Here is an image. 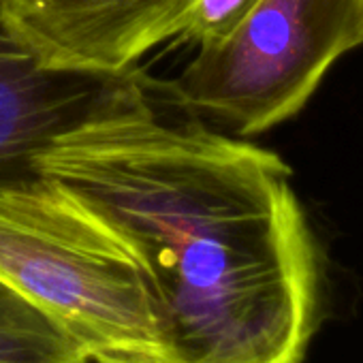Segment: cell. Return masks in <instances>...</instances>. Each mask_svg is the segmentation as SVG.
<instances>
[{
	"label": "cell",
	"instance_id": "cell-1",
	"mask_svg": "<svg viewBox=\"0 0 363 363\" xmlns=\"http://www.w3.org/2000/svg\"><path fill=\"white\" fill-rule=\"evenodd\" d=\"M37 171L133 248L167 363L303 361L325 265L280 154L164 118L143 90L56 139Z\"/></svg>",
	"mask_w": 363,
	"mask_h": 363
},
{
	"label": "cell",
	"instance_id": "cell-3",
	"mask_svg": "<svg viewBox=\"0 0 363 363\" xmlns=\"http://www.w3.org/2000/svg\"><path fill=\"white\" fill-rule=\"evenodd\" d=\"M363 45V0H259L223 41L171 82L177 103L240 137L295 118L329 69Z\"/></svg>",
	"mask_w": 363,
	"mask_h": 363
},
{
	"label": "cell",
	"instance_id": "cell-5",
	"mask_svg": "<svg viewBox=\"0 0 363 363\" xmlns=\"http://www.w3.org/2000/svg\"><path fill=\"white\" fill-rule=\"evenodd\" d=\"M143 90L145 77L133 69L109 75L41 67L0 13V184L35 175L56 139Z\"/></svg>",
	"mask_w": 363,
	"mask_h": 363
},
{
	"label": "cell",
	"instance_id": "cell-4",
	"mask_svg": "<svg viewBox=\"0 0 363 363\" xmlns=\"http://www.w3.org/2000/svg\"><path fill=\"white\" fill-rule=\"evenodd\" d=\"M193 0H0V13L45 69L124 73L175 39Z\"/></svg>",
	"mask_w": 363,
	"mask_h": 363
},
{
	"label": "cell",
	"instance_id": "cell-7",
	"mask_svg": "<svg viewBox=\"0 0 363 363\" xmlns=\"http://www.w3.org/2000/svg\"><path fill=\"white\" fill-rule=\"evenodd\" d=\"M257 3L259 0H193L175 39L197 48L218 43L242 24Z\"/></svg>",
	"mask_w": 363,
	"mask_h": 363
},
{
	"label": "cell",
	"instance_id": "cell-2",
	"mask_svg": "<svg viewBox=\"0 0 363 363\" xmlns=\"http://www.w3.org/2000/svg\"><path fill=\"white\" fill-rule=\"evenodd\" d=\"M0 278L58 318L92 363H167L133 248L58 179L0 184Z\"/></svg>",
	"mask_w": 363,
	"mask_h": 363
},
{
	"label": "cell",
	"instance_id": "cell-6",
	"mask_svg": "<svg viewBox=\"0 0 363 363\" xmlns=\"http://www.w3.org/2000/svg\"><path fill=\"white\" fill-rule=\"evenodd\" d=\"M0 363H88L79 340L0 278Z\"/></svg>",
	"mask_w": 363,
	"mask_h": 363
}]
</instances>
